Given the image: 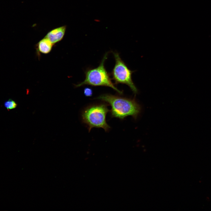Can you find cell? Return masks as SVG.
<instances>
[{
  "mask_svg": "<svg viewBox=\"0 0 211 211\" xmlns=\"http://www.w3.org/2000/svg\"><path fill=\"white\" fill-rule=\"evenodd\" d=\"M84 93L86 96H92L93 92L91 89L87 87L84 89Z\"/></svg>",
  "mask_w": 211,
  "mask_h": 211,
  "instance_id": "ba28073f",
  "label": "cell"
},
{
  "mask_svg": "<svg viewBox=\"0 0 211 211\" xmlns=\"http://www.w3.org/2000/svg\"><path fill=\"white\" fill-rule=\"evenodd\" d=\"M53 45L49 40L45 37L37 44V50L38 52L47 54L51 51Z\"/></svg>",
  "mask_w": 211,
  "mask_h": 211,
  "instance_id": "8992f818",
  "label": "cell"
},
{
  "mask_svg": "<svg viewBox=\"0 0 211 211\" xmlns=\"http://www.w3.org/2000/svg\"><path fill=\"white\" fill-rule=\"evenodd\" d=\"M108 54L107 53L105 55L98 67L89 69L86 71L85 80L75 85L76 87H79L85 85L93 86H106L112 88L120 94H122V91L118 90L112 83L109 75L105 67L104 62L107 58Z\"/></svg>",
  "mask_w": 211,
  "mask_h": 211,
  "instance_id": "7a4b0ae2",
  "label": "cell"
},
{
  "mask_svg": "<svg viewBox=\"0 0 211 211\" xmlns=\"http://www.w3.org/2000/svg\"><path fill=\"white\" fill-rule=\"evenodd\" d=\"M113 54L115 62L111 74L115 84H125L130 88L134 93L136 94L138 92L137 89L132 79V74L134 71L129 69L118 53L113 52Z\"/></svg>",
  "mask_w": 211,
  "mask_h": 211,
  "instance_id": "277c9868",
  "label": "cell"
},
{
  "mask_svg": "<svg viewBox=\"0 0 211 211\" xmlns=\"http://www.w3.org/2000/svg\"><path fill=\"white\" fill-rule=\"evenodd\" d=\"M109 110L107 105L101 104L90 106L82 112L83 122L86 124L90 131L93 127L102 128L105 131L110 128L106 121V115Z\"/></svg>",
  "mask_w": 211,
  "mask_h": 211,
  "instance_id": "3957f363",
  "label": "cell"
},
{
  "mask_svg": "<svg viewBox=\"0 0 211 211\" xmlns=\"http://www.w3.org/2000/svg\"><path fill=\"white\" fill-rule=\"evenodd\" d=\"M97 99L105 101L111 107L112 116L123 119L128 116H131L136 119L140 113L141 107L134 99H130L113 95L104 94Z\"/></svg>",
  "mask_w": 211,
  "mask_h": 211,
  "instance_id": "6da1fadb",
  "label": "cell"
},
{
  "mask_svg": "<svg viewBox=\"0 0 211 211\" xmlns=\"http://www.w3.org/2000/svg\"><path fill=\"white\" fill-rule=\"evenodd\" d=\"M94 21L96 22H99L100 21V20L99 19H95L94 20Z\"/></svg>",
  "mask_w": 211,
  "mask_h": 211,
  "instance_id": "9c48e42d",
  "label": "cell"
},
{
  "mask_svg": "<svg viewBox=\"0 0 211 211\" xmlns=\"http://www.w3.org/2000/svg\"><path fill=\"white\" fill-rule=\"evenodd\" d=\"M66 25L53 29L49 31L45 37L53 44L59 42L63 38L66 29Z\"/></svg>",
  "mask_w": 211,
  "mask_h": 211,
  "instance_id": "5b68a950",
  "label": "cell"
},
{
  "mask_svg": "<svg viewBox=\"0 0 211 211\" xmlns=\"http://www.w3.org/2000/svg\"><path fill=\"white\" fill-rule=\"evenodd\" d=\"M4 105L8 110L15 109L17 106L16 102L11 99H9L5 101Z\"/></svg>",
  "mask_w": 211,
  "mask_h": 211,
  "instance_id": "52a82bcc",
  "label": "cell"
}]
</instances>
